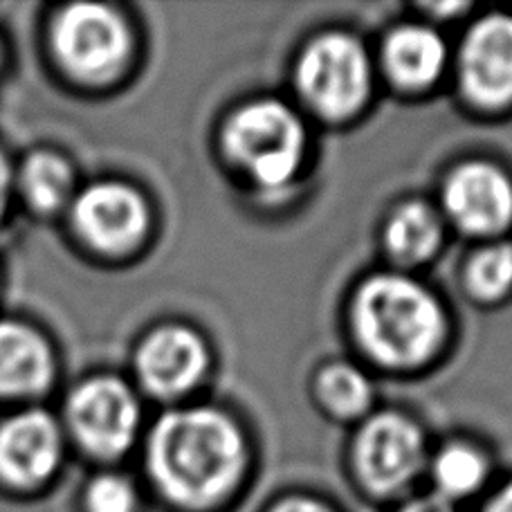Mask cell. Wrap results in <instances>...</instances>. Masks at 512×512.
I'll return each instance as SVG.
<instances>
[{"label":"cell","instance_id":"cell-16","mask_svg":"<svg viewBox=\"0 0 512 512\" xmlns=\"http://www.w3.org/2000/svg\"><path fill=\"white\" fill-rule=\"evenodd\" d=\"M443 227L438 216L423 203L402 205L387 225V248L405 265L427 261L441 245Z\"/></svg>","mask_w":512,"mask_h":512},{"label":"cell","instance_id":"cell-23","mask_svg":"<svg viewBox=\"0 0 512 512\" xmlns=\"http://www.w3.org/2000/svg\"><path fill=\"white\" fill-rule=\"evenodd\" d=\"M12 167H9L7 155L0 151V218L5 214L7 200H9V191H12Z\"/></svg>","mask_w":512,"mask_h":512},{"label":"cell","instance_id":"cell-5","mask_svg":"<svg viewBox=\"0 0 512 512\" xmlns=\"http://www.w3.org/2000/svg\"><path fill=\"white\" fill-rule=\"evenodd\" d=\"M54 57L70 75L102 81L115 75L131 50L124 18L99 3L63 7L52 23Z\"/></svg>","mask_w":512,"mask_h":512},{"label":"cell","instance_id":"cell-3","mask_svg":"<svg viewBox=\"0 0 512 512\" xmlns=\"http://www.w3.org/2000/svg\"><path fill=\"white\" fill-rule=\"evenodd\" d=\"M230 158L261 187L277 189L295 176L306 153V128L277 99L243 106L225 128Z\"/></svg>","mask_w":512,"mask_h":512},{"label":"cell","instance_id":"cell-9","mask_svg":"<svg viewBox=\"0 0 512 512\" xmlns=\"http://www.w3.org/2000/svg\"><path fill=\"white\" fill-rule=\"evenodd\" d=\"M463 95L481 108L512 102V16L490 14L474 23L459 50Z\"/></svg>","mask_w":512,"mask_h":512},{"label":"cell","instance_id":"cell-15","mask_svg":"<svg viewBox=\"0 0 512 512\" xmlns=\"http://www.w3.org/2000/svg\"><path fill=\"white\" fill-rule=\"evenodd\" d=\"M75 173L66 158L50 151H36L23 162L18 187L34 212L52 214L72 198Z\"/></svg>","mask_w":512,"mask_h":512},{"label":"cell","instance_id":"cell-14","mask_svg":"<svg viewBox=\"0 0 512 512\" xmlns=\"http://www.w3.org/2000/svg\"><path fill=\"white\" fill-rule=\"evenodd\" d=\"M384 66L402 88L420 90L441 77L447 63V48L441 34L425 25H402L384 43Z\"/></svg>","mask_w":512,"mask_h":512},{"label":"cell","instance_id":"cell-8","mask_svg":"<svg viewBox=\"0 0 512 512\" xmlns=\"http://www.w3.org/2000/svg\"><path fill=\"white\" fill-rule=\"evenodd\" d=\"M72 223L90 248L122 254L144 239L149 209L144 198L124 182H97L75 198Z\"/></svg>","mask_w":512,"mask_h":512},{"label":"cell","instance_id":"cell-21","mask_svg":"<svg viewBox=\"0 0 512 512\" xmlns=\"http://www.w3.org/2000/svg\"><path fill=\"white\" fill-rule=\"evenodd\" d=\"M400 512H454L452 504L443 497H423L416 501H409V504Z\"/></svg>","mask_w":512,"mask_h":512},{"label":"cell","instance_id":"cell-13","mask_svg":"<svg viewBox=\"0 0 512 512\" xmlns=\"http://www.w3.org/2000/svg\"><path fill=\"white\" fill-rule=\"evenodd\" d=\"M54 380V355L48 340L32 326L0 322V396H36Z\"/></svg>","mask_w":512,"mask_h":512},{"label":"cell","instance_id":"cell-24","mask_svg":"<svg viewBox=\"0 0 512 512\" xmlns=\"http://www.w3.org/2000/svg\"><path fill=\"white\" fill-rule=\"evenodd\" d=\"M483 512H512V483L504 490H499L490 504L483 508Z\"/></svg>","mask_w":512,"mask_h":512},{"label":"cell","instance_id":"cell-19","mask_svg":"<svg viewBox=\"0 0 512 512\" xmlns=\"http://www.w3.org/2000/svg\"><path fill=\"white\" fill-rule=\"evenodd\" d=\"M468 286L481 299H497L512 286V245H490L468 265Z\"/></svg>","mask_w":512,"mask_h":512},{"label":"cell","instance_id":"cell-10","mask_svg":"<svg viewBox=\"0 0 512 512\" xmlns=\"http://www.w3.org/2000/svg\"><path fill=\"white\" fill-rule=\"evenodd\" d=\"M443 207L465 234H497L512 221V182L495 164H461L445 182Z\"/></svg>","mask_w":512,"mask_h":512},{"label":"cell","instance_id":"cell-18","mask_svg":"<svg viewBox=\"0 0 512 512\" xmlns=\"http://www.w3.org/2000/svg\"><path fill=\"white\" fill-rule=\"evenodd\" d=\"M319 396L337 416H358L373 398L369 378L351 364H333L319 376Z\"/></svg>","mask_w":512,"mask_h":512},{"label":"cell","instance_id":"cell-2","mask_svg":"<svg viewBox=\"0 0 512 512\" xmlns=\"http://www.w3.org/2000/svg\"><path fill=\"white\" fill-rule=\"evenodd\" d=\"M353 324L364 351L387 367L425 362L445 335L438 299L402 274H376L360 286Z\"/></svg>","mask_w":512,"mask_h":512},{"label":"cell","instance_id":"cell-1","mask_svg":"<svg viewBox=\"0 0 512 512\" xmlns=\"http://www.w3.org/2000/svg\"><path fill=\"white\" fill-rule=\"evenodd\" d=\"M151 479L178 506L203 508L230 495L245 465V441L230 416L209 407L162 416L146 450Z\"/></svg>","mask_w":512,"mask_h":512},{"label":"cell","instance_id":"cell-12","mask_svg":"<svg viewBox=\"0 0 512 512\" xmlns=\"http://www.w3.org/2000/svg\"><path fill=\"white\" fill-rule=\"evenodd\" d=\"M207 367V351L200 337L185 326H162L142 342L135 369L142 387L158 398L189 391Z\"/></svg>","mask_w":512,"mask_h":512},{"label":"cell","instance_id":"cell-17","mask_svg":"<svg viewBox=\"0 0 512 512\" xmlns=\"http://www.w3.org/2000/svg\"><path fill=\"white\" fill-rule=\"evenodd\" d=\"M488 477V463L483 454L468 445H450L436 456L434 479L443 499L468 497L481 488Z\"/></svg>","mask_w":512,"mask_h":512},{"label":"cell","instance_id":"cell-20","mask_svg":"<svg viewBox=\"0 0 512 512\" xmlns=\"http://www.w3.org/2000/svg\"><path fill=\"white\" fill-rule=\"evenodd\" d=\"M88 512H135L137 495L133 483L120 474H102L86 490Z\"/></svg>","mask_w":512,"mask_h":512},{"label":"cell","instance_id":"cell-7","mask_svg":"<svg viewBox=\"0 0 512 512\" xmlns=\"http://www.w3.org/2000/svg\"><path fill=\"white\" fill-rule=\"evenodd\" d=\"M355 465L367 488L393 495L407 488L423 470V432L414 420L393 411L373 416L355 441Z\"/></svg>","mask_w":512,"mask_h":512},{"label":"cell","instance_id":"cell-11","mask_svg":"<svg viewBox=\"0 0 512 512\" xmlns=\"http://www.w3.org/2000/svg\"><path fill=\"white\" fill-rule=\"evenodd\" d=\"M61 461V432L54 418L32 409L0 425V479L14 488H36Z\"/></svg>","mask_w":512,"mask_h":512},{"label":"cell","instance_id":"cell-4","mask_svg":"<svg viewBox=\"0 0 512 512\" xmlns=\"http://www.w3.org/2000/svg\"><path fill=\"white\" fill-rule=\"evenodd\" d=\"M299 93L319 115L342 120L367 102L371 63L351 34H324L308 45L297 66Z\"/></svg>","mask_w":512,"mask_h":512},{"label":"cell","instance_id":"cell-22","mask_svg":"<svg viewBox=\"0 0 512 512\" xmlns=\"http://www.w3.org/2000/svg\"><path fill=\"white\" fill-rule=\"evenodd\" d=\"M272 512H333V510L324 504H319V501H315V499L295 497V499L281 501V504Z\"/></svg>","mask_w":512,"mask_h":512},{"label":"cell","instance_id":"cell-6","mask_svg":"<svg viewBox=\"0 0 512 512\" xmlns=\"http://www.w3.org/2000/svg\"><path fill=\"white\" fill-rule=\"evenodd\" d=\"M68 423L86 452L115 459L135 441L140 402L126 382L99 376L81 382L68 398Z\"/></svg>","mask_w":512,"mask_h":512}]
</instances>
